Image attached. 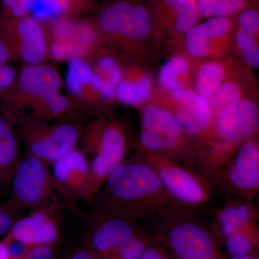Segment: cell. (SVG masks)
Returning a JSON list of instances; mask_svg holds the SVG:
<instances>
[{"label": "cell", "instance_id": "cell-19", "mask_svg": "<svg viewBox=\"0 0 259 259\" xmlns=\"http://www.w3.org/2000/svg\"><path fill=\"white\" fill-rule=\"evenodd\" d=\"M93 70L83 58L69 59L66 75V85L74 97L83 100L88 90H93L92 77Z\"/></svg>", "mask_w": 259, "mask_h": 259}, {"label": "cell", "instance_id": "cell-15", "mask_svg": "<svg viewBox=\"0 0 259 259\" xmlns=\"http://www.w3.org/2000/svg\"><path fill=\"white\" fill-rule=\"evenodd\" d=\"M20 158L19 139L13 119L0 103V187L10 185Z\"/></svg>", "mask_w": 259, "mask_h": 259}, {"label": "cell", "instance_id": "cell-5", "mask_svg": "<svg viewBox=\"0 0 259 259\" xmlns=\"http://www.w3.org/2000/svg\"><path fill=\"white\" fill-rule=\"evenodd\" d=\"M90 212L78 208L76 204L69 208L77 214L85 228L83 239L100 259H111L117 250L139 231L136 220L125 217L93 202Z\"/></svg>", "mask_w": 259, "mask_h": 259}, {"label": "cell", "instance_id": "cell-41", "mask_svg": "<svg viewBox=\"0 0 259 259\" xmlns=\"http://www.w3.org/2000/svg\"><path fill=\"white\" fill-rule=\"evenodd\" d=\"M217 0H197L200 15L204 18L212 17L213 9Z\"/></svg>", "mask_w": 259, "mask_h": 259}, {"label": "cell", "instance_id": "cell-22", "mask_svg": "<svg viewBox=\"0 0 259 259\" xmlns=\"http://www.w3.org/2000/svg\"><path fill=\"white\" fill-rule=\"evenodd\" d=\"M222 78L223 69L221 65L214 61L204 63L196 75L194 92L209 103L221 84Z\"/></svg>", "mask_w": 259, "mask_h": 259}, {"label": "cell", "instance_id": "cell-29", "mask_svg": "<svg viewBox=\"0 0 259 259\" xmlns=\"http://www.w3.org/2000/svg\"><path fill=\"white\" fill-rule=\"evenodd\" d=\"M36 0H0V15L18 18L31 15Z\"/></svg>", "mask_w": 259, "mask_h": 259}, {"label": "cell", "instance_id": "cell-42", "mask_svg": "<svg viewBox=\"0 0 259 259\" xmlns=\"http://www.w3.org/2000/svg\"><path fill=\"white\" fill-rule=\"evenodd\" d=\"M13 59V53L6 41L0 36V66L8 64Z\"/></svg>", "mask_w": 259, "mask_h": 259}, {"label": "cell", "instance_id": "cell-26", "mask_svg": "<svg viewBox=\"0 0 259 259\" xmlns=\"http://www.w3.org/2000/svg\"><path fill=\"white\" fill-rule=\"evenodd\" d=\"M156 241L153 235L139 230L116 251L111 259H139L144 250Z\"/></svg>", "mask_w": 259, "mask_h": 259}, {"label": "cell", "instance_id": "cell-7", "mask_svg": "<svg viewBox=\"0 0 259 259\" xmlns=\"http://www.w3.org/2000/svg\"><path fill=\"white\" fill-rule=\"evenodd\" d=\"M0 36L9 46L13 59L25 64H42L47 59V30L44 22L32 15L18 18L0 15Z\"/></svg>", "mask_w": 259, "mask_h": 259}, {"label": "cell", "instance_id": "cell-44", "mask_svg": "<svg viewBox=\"0 0 259 259\" xmlns=\"http://www.w3.org/2000/svg\"><path fill=\"white\" fill-rule=\"evenodd\" d=\"M166 259H176V258H175V257L169 251H168V253H167Z\"/></svg>", "mask_w": 259, "mask_h": 259}, {"label": "cell", "instance_id": "cell-34", "mask_svg": "<svg viewBox=\"0 0 259 259\" xmlns=\"http://www.w3.org/2000/svg\"><path fill=\"white\" fill-rule=\"evenodd\" d=\"M20 212L9 204H0V237L8 233L15 221L20 217Z\"/></svg>", "mask_w": 259, "mask_h": 259}, {"label": "cell", "instance_id": "cell-23", "mask_svg": "<svg viewBox=\"0 0 259 259\" xmlns=\"http://www.w3.org/2000/svg\"><path fill=\"white\" fill-rule=\"evenodd\" d=\"M152 90V81L148 75H144L139 79L131 81L124 80L117 85L116 97L122 103L138 105L148 100Z\"/></svg>", "mask_w": 259, "mask_h": 259}, {"label": "cell", "instance_id": "cell-11", "mask_svg": "<svg viewBox=\"0 0 259 259\" xmlns=\"http://www.w3.org/2000/svg\"><path fill=\"white\" fill-rule=\"evenodd\" d=\"M51 166L54 189L66 208L93 199L90 163L82 149L76 146Z\"/></svg>", "mask_w": 259, "mask_h": 259}, {"label": "cell", "instance_id": "cell-10", "mask_svg": "<svg viewBox=\"0 0 259 259\" xmlns=\"http://www.w3.org/2000/svg\"><path fill=\"white\" fill-rule=\"evenodd\" d=\"M144 161L152 167L163 188L177 203L200 205L209 200V192L203 181L159 153L150 152Z\"/></svg>", "mask_w": 259, "mask_h": 259}, {"label": "cell", "instance_id": "cell-14", "mask_svg": "<svg viewBox=\"0 0 259 259\" xmlns=\"http://www.w3.org/2000/svg\"><path fill=\"white\" fill-rule=\"evenodd\" d=\"M226 185L239 194L251 197L259 189V146L253 140L237 151L223 173Z\"/></svg>", "mask_w": 259, "mask_h": 259}, {"label": "cell", "instance_id": "cell-17", "mask_svg": "<svg viewBox=\"0 0 259 259\" xmlns=\"http://www.w3.org/2000/svg\"><path fill=\"white\" fill-rule=\"evenodd\" d=\"M253 210L248 204H234L223 207L218 214L217 224L212 232L220 247L228 237L253 223Z\"/></svg>", "mask_w": 259, "mask_h": 259}, {"label": "cell", "instance_id": "cell-35", "mask_svg": "<svg viewBox=\"0 0 259 259\" xmlns=\"http://www.w3.org/2000/svg\"><path fill=\"white\" fill-rule=\"evenodd\" d=\"M61 259H100L83 239L81 243L71 245L65 250Z\"/></svg>", "mask_w": 259, "mask_h": 259}, {"label": "cell", "instance_id": "cell-43", "mask_svg": "<svg viewBox=\"0 0 259 259\" xmlns=\"http://www.w3.org/2000/svg\"><path fill=\"white\" fill-rule=\"evenodd\" d=\"M226 259H259L258 254L253 255H238V256H226Z\"/></svg>", "mask_w": 259, "mask_h": 259}, {"label": "cell", "instance_id": "cell-9", "mask_svg": "<svg viewBox=\"0 0 259 259\" xmlns=\"http://www.w3.org/2000/svg\"><path fill=\"white\" fill-rule=\"evenodd\" d=\"M65 208L61 199L44 204L18 218L7 234L30 248L59 245Z\"/></svg>", "mask_w": 259, "mask_h": 259}, {"label": "cell", "instance_id": "cell-20", "mask_svg": "<svg viewBox=\"0 0 259 259\" xmlns=\"http://www.w3.org/2000/svg\"><path fill=\"white\" fill-rule=\"evenodd\" d=\"M226 254L225 256L253 255L258 248V231L251 223L249 226L228 237L223 244Z\"/></svg>", "mask_w": 259, "mask_h": 259}, {"label": "cell", "instance_id": "cell-12", "mask_svg": "<svg viewBox=\"0 0 259 259\" xmlns=\"http://www.w3.org/2000/svg\"><path fill=\"white\" fill-rule=\"evenodd\" d=\"M49 23L52 38L48 53L56 60L71 59L84 56L96 38V29L91 22L74 18H54L44 20Z\"/></svg>", "mask_w": 259, "mask_h": 259}, {"label": "cell", "instance_id": "cell-37", "mask_svg": "<svg viewBox=\"0 0 259 259\" xmlns=\"http://www.w3.org/2000/svg\"><path fill=\"white\" fill-rule=\"evenodd\" d=\"M177 120L185 132L190 135H197L200 133L198 126L196 124L195 121L192 116L188 113L185 109L180 107L177 110L176 113L174 114Z\"/></svg>", "mask_w": 259, "mask_h": 259}, {"label": "cell", "instance_id": "cell-40", "mask_svg": "<svg viewBox=\"0 0 259 259\" xmlns=\"http://www.w3.org/2000/svg\"><path fill=\"white\" fill-rule=\"evenodd\" d=\"M243 52V58L245 62L253 68H258L259 66V49L256 44L248 48Z\"/></svg>", "mask_w": 259, "mask_h": 259}, {"label": "cell", "instance_id": "cell-2", "mask_svg": "<svg viewBox=\"0 0 259 259\" xmlns=\"http://www.w3.org/2000/svg\"><path fill=\"white\" fill-rule=\"evenodd\" d=\"M164 218L153 236L176 259H226L212 232L176 209L161 214Z\"/></svg>", "mask_w": 259, "mask_h": 259}, {"label": "cell", "instance_id": "cell-38", "mask_svg": "<svg viewBox=\"0 0 259 259\" xmlns=\"http://www.w3.org/2000/svg\"><path fill=\"white\" fill-rule=\"evenodd\" d=\"M168 252L165 247L156 241L149 245L139 259H166Z\"/></svg>", "mask_w": 259, "mask_h": 259}, {"label": "cell", "instance_id": "cell-36", "mask_svg": "<svg viewBox=\"0 0 259 259\" xmlns=\"http://www.w3.org/2000/svg\"><path fill=\"white\" fill-rule=\"evenodd\" d=\"M58 249L59 245L33 247L24 259H58Z\"/></svg>", "mask_w": 259, "mask_h": 259}, {"label": "cell", "instance_id": "cell-3", "mask_svg": "<svg viewBox=\"0 0 259 259\" xmlns=\"http://www.w3.org/2000/svg\"><path fill=\"white\" fill-rule=\"evenodd\" d=\"M13 121L18 139L23 141L26 154L37 158L48 166L77 146L81 128L69 122L49 125L47 120L27 116Z\"/></svg>", "mask_w": 259, "mask_h": 259}, {"label": "cell", "instance_id": "cell-16", "mask_svg": "<svg viewBox=\"0 0 259 259\" xmlns=\"http://www.w3.org/2000/svg\"><path fill=\"white\" fill-rule=\"evenodd\" d=\"M231 27L230 18L211 17L185 32L186 49L195 57L206 56L210 49L211 39L226 35Z\"/></svg>", "mask_w": 259, "mask_h": 259}, {"label": "cell", "instance_id": "cell-13", "mask_svg": "<svg viewBox=\"0 0 259 259\" xmlns=\"http://www.w3.org/2000/svg\"><path fill=\"white\" fill-rule=\"evenodd\" d=\"M141 122L140 143L150 152L171 151L184 131L174 114L155 105L145 107Z\"/></svg>", "mask_w": 259, "mask_h": 259}, {"label": "cell", "instance_id": "cell-25", "mask_svg": "<svg viewBox=\"0 0 259 259\" xmlns=\"http://www.w3.org/2000/svg\"><path fill=\"white\" fill-rule=\"evenodd\" d=\"M189 69L188 61L184 56L171 58L162 66L158 73V81L163 88L174 92L182 89L179 78L185 75Z\"/></svg>", "mask_w": 259, "mask_h": 259}, {"label": "cell", "instance_id": "cell-32", "mask_svg": "<svg viewBox=\"0 0 259 259\" xmlns=\"http://www.w3.org/2000/svg\"><path fill=\"white\" fill-rule=\"evenodd\" d=\"M238 28L256 35L259 30V13L255 8H245L240 12L237 20Z\"/></svg>", "mask_w": 259, "mask_h": 259}, {"label": "cell", "instance_id": "cell-1", "mask_svg": "<svg viewBox=\"0 0 259 259\" xmlns=\"http://www.w3.org/2000/svg\"><path fill=\"white\" fill-rule=\"evenodd\" d=\"M91 201L134 220L151 213L163 214L178 204L152 167L137 159L124 160Z\"/></svg>", "mask_w": 259, "mask_h": 259}, {"label": "cell", "instance_id": "cell-8", "mask_svg": "<svg viewBox=\"0 0 259 259\" xmlns=\"http://www.w3.org/2000/svg\"><path fill=\"white\" fill-rule=\"evenodd\" d=\"M91 23L112 36L142 39L152 29V18L145 5L134 0H115L104 5Z\"/></svg>", "mask_w": 259, "mask_h": 259}, {"label": "cell", "instance_id": "cell-28", "mask_svg": "<svg viewBox=\"0 0 259 259\" xmlns=\"http://www.w3.org/2000/svg\"><path fill=\"white\" fill-rule=\"evenodd\" d=\"M200 13L197 2L177 11L173 18L174 28L178 32H185L197 25Z\"/></svg>", "mask_w": 259, "mask_h": 259}, {"label": "cell", "instance_id": "cell-24", "mask_svg": "<svg viewBox=\"0 0 259 259\" xmlns=\"http://www.w3.org/2000/svg\"><path fill=\"white\" fill-rule=\"evenodd\" d=\"M236 112L238 131L243 141L253 136L258 128V108L254 102L243 99L236 105Z\"/></svg>", "mask_w": 259, "mask_h": 259}, {"label": "cell", "instance_id": "cell-27", "mask_svg": "<svg viewBox=\"0 0 259 259\" xmlns=\"http://www.w3.org/2000/svg\"><path fill=\"white\" fill-rule=\"evenodd\" d=\"M240 96L241 92L236 83H221L209 103L213 115H215L226 109L236 107L240 101Z\"/></svg>", "mask_w": 259, "mask_h": 259}, {"label": "cell", "instance_id": "cell-4", "mask_svg": "<svg viewBox=\"0 0 259 259\" xmlns=\"http://www.w3.org/2000/svg\"><path fill=\"white\" fill-rule=\"evenodd\" d=\"M83 148L90 163L93 198L107 177L125 160L127 144L122 130L116 124L94 122L81 128Z\"/></svg>", "mask_w": 259, "mask_h": 259}, {"label": "cell", "instance_id": "cell-39", "mask_svg": "<svg viewBox=\"0 0 259 259\" xmlns=\"http://www.w3.org/2000/svg\"><path fill=\"white\" fill-rule=\"evenodd\" d=\"M255 37L253 34L238 28L236 36L237 45L242 51H244L255 44Z\"/></svg>", "mask_w": 259, "mask_h": 259}, {"label": "cell", "instance_id": "cell-6", "mask_svg": "<svg viewBox=\"0 0 259 259\" xmlns=\"http://www.w3.org/2000/svg\"><path fill=\"white\" fill-rule=\"evenodd\" d=\"M48 166L30 155L20 158L10 181V196L6 203L19 211L32 210L60 199Z\"/></svg>", "mask_w": 259, "mask_h": 259}, {"label": "cell", "instance_id": "cell-18", "mask_svg": "<svg viewBox=\"0 0 259 259\" xmlns=\"http://www.w3.org/2000/svg\"><path fill=\"white\" fill-rule=\"evenodd\" d=\"M171 95L181 107L192 116L200 132L207 131L212 125L214 117L210 105L195 92L180 89L172 92Z\"/></svg>", "mask_w": 259, "mask_h": 259}, {"label": "cell", "instance_id": "cell-30", "mask_svg": "<svg viewBox=\"0 0 259 259\" xmlns=\"http://www.w3.org/2000/svg\"><path fill=\"white\" fill-rule=\"evenodd\" d=\"M94 71L103 81L111 82L115 86L117 87L122 81V71L115 59L110 56L100 58L97 62L96 70Z\"/></svg>", "mask_w": 259, "mask_h": 259}, {"label": "cell", "instance_id": "cell-31", "mask_svg": "<svg viewBox=\"0 0 259 259\" xmlns=\"http://www.w3.org/2000/svg\"><path fill=\"white\" fill-rule=\"evenodd\" d=\"M30 248L5 235L0 241V259H24Z\"/></svg>", "mask_w": 259, "mask_h": 259}, {"label": "cell", "instance_id": "cell-33", "mask_svg": "<svg viewBox=\"0 0 259 259\" xmlns=\"http://www.w3.org/2000/svg\"><path fill=\"white\" fill-rule=\"evenodd\" d=\"M17 76L14 68L10 64L0 66V102L14 88Z\"/></svg>", "mask_w": 259, "mask_h": 259}, {"label": "cell", "instance_id": "cell-21", "mask_svg": "<svg viewBox=\"0 0 259 259\" xmlns=\"http://www.w3.org/2000/svg\"><path fill=\"white\" fill-rule=\"evenodd\" d=\"M37 1V0H36ZM45 8L40 20L54 18H75L91 9L93 0H40Z\"/></svg>", "mask_w": 259, "mask_h": 259}]
</instances>
